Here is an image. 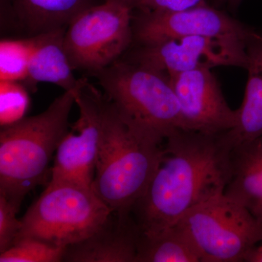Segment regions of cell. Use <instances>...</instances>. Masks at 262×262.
Instances as JSON below:
<instances>
[{
	"instance_id": "obj_16",
	"label": "cell",
	"mask_w": 262,
	"mask_h": 262,
	"mask_svg": "<svg viewBox=\"0 0 262 262\" xmlns=\"http://www.w3.org/2000/svg\"><path fill=\"white\" fill-rule=\"evenodd\" d=\"M94 4V0H8L15 21L30 37L67 28L76 15Z\"/></svg>"
},
{
	"instance_id": "obj_8",
	"label": "cell",
	"mask_w": 262,
	"mask_h": 262,
	"mask_svg": "<svg viewBox=\"0 0 262 262\" xmlns=\"http://www.w3.org/2000/svg\"><path fill=\"white\" fill-rule=\"evenodd\" d=\"M245 39L187 36L146 44L132 45L121 59L163 72L168 76L218 67L246 69Z\"/></svg>"
},
{
	"instance_id": "obj_7",
	"label": "cell",
	"mask_w": 262,
	"mask_h": 262,
	"mask_svg": "<svg viewBox=\"0 0 262 262\" xmlns=\"http://www.w3.org/2000/svg\"><path fill=\"white\" fill-rule=\"evenodd\" d=\"M134 11L123 3L103 1L76 15L64 34L73 68L95 76L121 58L134 42Z\"/></svg>"
},
{
	"instance_id": "obj_12",
	"label": "cell",
	"mask_w": 262,
	"mask_h": 262,
	"mask_svg": "<svg viewBox=\"0 0 262 262\" xmlns=\"http://www.w3.org/2000/svg\"><path fill=\"white\" fill-rule=\"evenodd\" d=\"M139 235L131 213L112 212L96 232L66 248L63 261L136 262Z\"/></svg>"
},
{
	"instance_id": "obj_3",
	"label": "cell",
	"mask_w": 262,
	"mask_h": 262,
	"mask_svg": "<svg viewBox=\"0 0 262 262\" xmlns=\"http://www.w3.org/2000/svg\"><path fill=\"white\" fill-rule=\"evenodd\" d=\"M74 104L75 92L64 91L42 113L1 127L0 195L20 207L27 194L48 182Z\"/></svg>"
},
{
	"instance_id": "obj_9",
	"label": "cell",
	"mask_w": 262,
	"mask_h": 262,
	"mask_svg": "<svg viewBox=\"0 0 262 262\" xmlns=\"http://www.w3.org/2000/svg\"><path fill=\"white\" fill-rule=\"evenodd\" d=\"M75 95L79 117L58 146L50 181L92 186L107 100L87 79Z\"/></svg>"
},
{
	"instance_id": "obj_17",
	"label": "cell",
	"mask_w": 262,
	"mask_h": 262,
	"mask_svg": "<svg viewBox=\"0 0 262 262\" xmlns=\"http://www.w3.org/2000/svg\"><path fill=\"white\" fill-rule=\"evenodd\" d=\"M136 262H201L196 248L179 224L153 233L140 232Z\"/></svg>"
},
{
	"instance_id": "obj_22",
	"label": "cell",
	"mask_w": 262,
	"mask_h": 262,
	"mask_svg": "<svg viewBox=\"0 0 262 262\" xmlns=\"http://www.w3.org/2000/svg\"><path fill=\"white\" fill-rule=\"evenodd\" d=\"M208 3L206 0H139L134 10L174 12Z\"/></svg>"
},
{
	"instance_id": "obj_11",
	"label": "cell",
	"mask_w": 262,
	"mask_h": 262,
	"mask_svg": "<svg viewBox=\"0 0 262 262\" xmlns=\"http://www.w3.org/2000/svg\"><path fill=\"white\" fill-rule=\"evenodd\" d=\"M178 99L182 129L206 134H225L237 122L212 70L201 69L169 76Z\"/></svg>"
},
{
	"instance_id": "obj_4",
	"label": "cell",
	"mask_w": 262,
	"mask_h": 262,
	"mask_svg": "<svg viewBox=\"0 0 262 262\" xmlns=\"http://www.w3.org/2000/svg\"><path fill=\"white\" fill-rule=\"evenodd\" d=\"M95 76L131 125L163 141L182 129L180 106L166 74L120 58Z\"/></svg>"
},
{
	"instance_id": "obj_18",
	"label": "cell",
	"mask_w": 262,
	"mask_h": 262,
	"mask_svg": "<svg viewBox=\"0 0 262 262\" xmlns=\"http://www.w3.org/2000/svg\"><path fill=\"white\" fill-rule=\"evenodd\" d=\"M33 38L3 39L0 42V81L24 83L28 75Z\"/></svg>"
},
{
	"instance_id": "obj_1",
	"label": "cell",
	"mask_w": 262,
	"mask_h": 262,
	"mask_svg": "<svg viewBox=\"0 0 262 262\" xmlns=\"http://www.w3.org/2000/svg\"><path fill=\"white\" fill-rule=\"evenodd\" d=\"M234 147L227 133L179 129L168 136L159 165L131 211L140 232L175 225L193 208L225 194Z\"/></svg>"
},
{
	"instance_id": "obj_15",
	"label": "cell",
	"mask_w": 262,
	"mask_h": 262,
	"mask_svg": "<svg viewBox=\"0 0 262 262\" xmlns=\"http://www.w3.org/2000/svg\"><path fill=\"white\" fill-rule=\"evenodd\" d=\"M225 194L262 220V137L234 146Z\"/></svg>"
},
{
	"instance_id": "obj_2",
	"label": "cell",
	"mask_w": 262,
	"mask_h": 262,
	"mask_svg": "<svg viewBox=\"0 0 262 262\" xmlns=\"http://www.w3.org/2000/svg\"><path fill=\"white\" fill-rule=\"evenodd\" d=\"M106 100L92 187L114 213H130L159 165L164 141L131 125Z\"/></svg>"
},
{
	"instance_id": "obj_21",
	"label": "cell",
	"mask_w": 262,
	"mask_h": 262,
	"mask_svg": "<svg viewBox=\"0 0 262 262\" xmlns=\"http://www.w3.org/2000/svg\"><path fill=\"white\" fill-rule=\"evenodd\" d=\"M20 207L0 195V253L13 245L19 233L20 220L17 217Z\"/></svg>"
},
{
	"instance_id": "obj_5",
	"label": "cell",
	"mask_w": 262,
	"mask_h": 262,
	"mask_svg": "<svg viewBox=\"0 0 262 262\" xmlns=\"http://www.w3.org/2000/svg\"><path fill=\"white\" fill-rule=\"evenodd\" d=\"M112 212L92 186L50 181L20 219L15 241L34 238L67 248L96 232Z\"/></svg>"
},
{
	"instance_id": "obj_6",
	"label": "cell",
	"mask_w": 262,
	"mask_h": 262,
	"mask_svg": "<svg viewBox=\"0 0 262 262\" xmlns=\"http://www.w3.org/2000/svg\"><path fill=\"white\" fill-rule=\"evenodd\" d=\"M201 262L246 261L262 243V220L225 194L195 207L178 223Z\"/></svg>"
},
{
	"instance_id": "obj_23",
	"label": "cell",
	"mask_w": 262,
	"mask_h": 262,
	"mask_svg": "<svg viewBox=\"0 0 262 262\" xmlns=\"http://www.w3.org/2000/svg\"><path fill=\"white\" fill-rule=\"evenodd\" d=\"M246 261L262 262V243L253 248L246 258Z\"/></svg>"
},
{
	"instance_id": "obj_20",
	"label": "cell",
	"mask_w": 262,
	"mask_h": 262,
	"mask_svg": "<svg viewBox=\"0 0 262 262\" xmlns=\"http://www.w3.org/2000/svg\"><path fill=\"white\" fill-rule=\"evenodd\" d=\"M29 91L22 82L0 81V125H13L24 119L30 104Z\"/></svg>"
},
{
	"instance_id": "obj_25",
	"label": "cell",
	"mask_w": 262,
	"mask_h": 262,
	"mask_svg": "<svg viewBox=\"0 0 262 262\" xmlns=\"http://www.w3.org/2000/svg\"><path fill=\"white\" fill-rule=\"evenodd\" d=\"M103 1L118 2V3H123V4L129 5L131 8L135 9L136 5H137L139 0H103Z\"/></svg>"
},
{
	"instance_id": "obj_14",
	"label": "cell",
	"mask_w": 262,
	"mask_h": 262,
	"mask_svg": "<svg viewBox=\"0 0 262 262\" xmlns=\"http://www.w3.org/2000/svg\"><path fill=\"white\" fill-rule=\"evenodd\" d=\"M246 51L248 79L244 98L237 110L235 126L227 132L234 146L262 137V34L252 33Z\"/></svg>"
},
{
	"instance_id": "obj_19",
	"label": "cell",
	"mask_w": 262,
	"mask_h": 262,
	"mask_svg": "<svg viewBox=\"0 0 262 262\" xmlns=\"http://www.w3.org/2000/svg\"><path fill=\"white\" fill-rule=\"evenodd\" d=\"M66 248L34 238H20L0 253V262L63 261Z\"/></svg>"
},
{
	"instance_id": "obj_24",
	"label": "cell",
	"mask_w": 262,
	"mask_h": 262,
	"mask_svg": "<svg viewBox=\"0 0 262 262\" xmlns=\"http://www.w3.org/2000/svg\"><path fill=\"white\" fill-rule=\"evenodd\" d=\"M242 0H213L214 6L220 8V6L227 5L229 7H237Z\"/></svg>"
},
{
	"instance_id": "obj_10",
	"label": "cell",
	"mask_w": 262,
	"mask_h": 262,
	"mask_svg": "<svg viewBox=\"0 0 262 262\" xmlns=\"http://www.w3.org/2000/svg\"><path fill=\"white\" fill-rule=\"evenodd\" d=\"M133 32L132 45H141L187 36L248 40L254 30L224 10L206 3L180 11L134 10Z\"/></svg>"
},
{
	"instance_id": "obj_13",
	"label": "cell",
	"mask_w": 262,
	"mask_h": 262,
	"mask_svg": "<svg viewBox=\"0 0 262 262\" xmlns=\"http://www.w3.org/2000/svg\"><path fill=\"white\" fill-rule=\"evenodd\" d=\"M66 28L57 29L32 36L33 49L28 75L24 84L29 91H35L37 84L48 82L64 91L74 92L82 85L84 78L77 79L66 51Z\"/></svg>"
}]
</instances>
